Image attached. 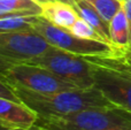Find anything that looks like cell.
I'll list each match as a JSON object with an SVG mask.
<instances>
[{"instance_id": "1", "label": "cell", "mask_w": 131, "mask_h": 130, "mask_svg": "<svg viewBox=\"0 0 131 130\" xmlns=\"http://www.w3.org/2000/svg\"><path fill=\"white\" fill-rule=\"evenodd\" d=\"M18 100L40 117H54L74 114L91 108L114 106L94 86L89 89H70L55 93H39L14 88Z\"/></svg>"}, {"instance_id": "2", "label": "cell", "mask_w": 131, "mask_h": 130, "mask_svg": "<svg viewBox=\"0 0 131 130\" xmlns=\"http://www.w3.org/2000/svg\"><path fill=\"white\" fill-rule=\"evenodd\" d=\"M44 130H131V112L117 106L91 108L54 117H37Z\"/></svg>"}, {"instance_id": "3", "label": "cell", "mask_w": 131, "mask_h": 130, "mask_svg": "<svg viewBox=\"0 0 131 130\" xmlns=\"http://www.w3.org/2000/svg\"><path fill=\"white\" fill-rule=\"evenodd\" d=\"M85 58L91 64L93 86L114 106L131 112V71L118 64L112 55Z\"/></svg>"}, {"instance_id": "4", "label": "cell", "mask_w": 131, "mask_h": 130, "mask_svg": "<svg viewBox=\"0 0 131 130\" xmlns=\"http://www.w3.org/2000/svg\"><path fill=\"white\" fill-rule=\"evenodd\" d=\"M27 62L47 69L78 89L93 88L91 64L85 57L52 47L46 53Z\"/></svg>"}, {"instance_id": "5", "label": "cell", "mask_w": 131, "mask_h": 130, "mask_svg": "<svg viewBox=\"0 0 131 130\" xmlns=\"http://www.w3.org/2000/svg\"><path fill=\"white\" fill-rule=\"evenodd\" d=\"M32 30L44 37L53 47L67 51L82 57H106L121 53L115 46L101 40L84 39L72 35L69 30L59 28L48 22L43 16H39Z\"/></svg>"}, {"instance_id": "6", "label": "cell", "mask_w": 131, "mask_h": 130, "mask_svg": "<svg viewBox=\"0 0 131 130\" xmlns=\"http://www.w3.org/2000/svg\"><path fill=\"white\" fill-rule=\"evenodd\" d=\"M0 77L14 89L20 88L39 93H55L78 89L40 66L28 62L13 63L0 73Z\"/></svg>"}, {"instance_id": "7", "label": "cell", "mask_w": 131, "mask_h": 130, "mask_svg": "<svg viewBox=\"0 0 131 130\" xmlns=\"http://www.w3.org/2000/svg\"><path fill=\"white\" fill-rule=\"evenodd\" d=\"M52 47L34 30L0 32V73L10 64L27 62Z\"/></svg>"}, {"instance_id": "8", "label": "cell", "mask_w": 131, "mask_h": 130, "mask_svg": "<svg viewBox=\"0 0 131 130\" xmlns=\"http://www.w3.org/2000/svg\"><path fill=\"white\" fill-rule=\"evenodd\" d=\"M38 115L21 101L0 97V121L9 128H31Z\"/></svg>"}, {"instance_id": "9", "label": "cell", "mask_w": 131, "mask_h": 130, "mask_svg": "<svg viewBox=\"0 0 131 130\" xmlns=\"http://www.w3.org/2000/svg\"><path fill=\"white\" fill-rule=\"evenodd\" d=\"M40 6L41 16L59 28L70 30V28L79 17L71 5L62 0H52L41 4Z\"/></svg>"}, {"instance_id": "10", "label": "cell", "mask_w": 131, "mask_h": 130, "mask_svg": "<svg viewBox=\"0 0 131 130\" xmlns=\"http://www.w3.org/2000/svg\"><path fill=\"white\" fill-rule=\"evenodd\" d=\"M111 41L121 53H127L130 44L129 24L124 9H121L108 23Z\"/></svg>"}, {"instance_id": "11", "label": "cell", "mask_w": 131, "mask_h": 130, "mask_svg": "<svg viewBox=\"0 0 131 130\" xmlns=\"http://www.w3.org/2000/svg\"><path fill=\"white\" fill-rule=\"evenodd\" d=\"M41 15L34 14H9L0 16V32L32 30L35 23Z\"/></svg>"}, {"instance_id": "12", "label": "cell", "mask_w": 131, "mask_h": 130, "mask_svg": "<svg viewBox=\"0 0 131 130\" xmlns=\"http://www.w3.org/2000/svg\"><path fill=\"white\" fill-rule=\"evenodd\" d=\"M9 14L41 15V6L35 0H0V16Z\"/></svg>"}, {"instance_id": "13", "label": "cell", "mask_w": 131, "mask_h": 130, "mask_svg": "<svg viewBox=\"0 0 131 130\" xmlns=\"http://www.w3.org/2000/svg\"><path fill=\"white\" fill-rule=\"evenodd\" d=\"M72 35L79 37V38H84V39H93V40H101V41H106L104 39V37L97 31L93 25H91L88 21L83 20L82 17H78L77 21L74 23L71 28L69 30ZM107 43V41H106ZM109 44V43H108Z\"/></svg>"}, {"instance_id": "14", "label": "cell", "mask_w": 131, "mask_h": 130, "mask_svg": "<svg viewBox=\"0 0 131 130\" xmlns=\"http://www.w3.org/2000/svg\"><path fill=\"white\" fill-rule=\"evenodd\" d=\"M0 97H5V98L12 99V100H15V101H20L15 91L13 90V88L9 86L1 77H0Z\"/></svg>"}, {"instance_id": "15", "label": "cell", "mask_w": 131, "mask_h": 130, "mask_svg": "<svg viewBox=\"0 0 131 130\" xmlns=\"http://www.w3.org/2000/svg\"><path fill=\"white\" fill-rule=\"evenodd\" d=\"M112 58H113L118 64H121V66L124 67L125 69L131 71V55L123 54V53H116V54L112 55Z\"/></svg>"}, {"instance_id": "16", "label": "cell", "mask_w": 131, "mask_h": 130, "mask_svg": "<svg viewBox=\"0 0 131 130\" xmlns=\"http://www.w3.org/2000/svg\"><path fill=\"white\" fill-rule=\"evenodd\" d=\"M123 9L125 12V15L128 18V24H129V34H130V44H129V50L127 53L123 54L131 55V0H124L123 1Z\"/></svg>"}, {"instance_id": "17", "label": "cell", "mask_w": 131, "mask_h": 130, "mask_svg": "<svg viewBox=\"0 0 131 130\" xmlns=\"http://www.w3.org/2000/svg\"><path fill=\"white\" fill-rule=\"evenodd\" d=\"M0 130H44V129H40L36 126L31 127V128H9V127L0 126Z\"/></svg>"}, {"instance_id": "18", "label": "cell", "mask_w": 131, "mask_h": 130, "mask_svg": "<svg viewBox=\"0 0 131 130\" xmlns=\"http://www.w3.org/2000/svg\"><path fill=\"white\" fill-rule=\"evenodd\" d=\"M35 1H37L39 5L41 4H45V2H48V1H52V0H35Z\"/></svg>"}, {"instance_id": "19", "label": "cell", "mask_w": 131, "mask_h": 130, "mask_svg": "<svg viewBox=\"0 0 131 130\" xmlns=\"http://www.w3.org/2000/svg\"><path fill=\"white\" fill-rule=\"evenodd\" d=\"M0 126H4V127H8V126H6V124H5V123H4V122H2V121H0Z\"/></svg>"}, {"instance_id": "20", "label": "cell", "mask_w": 131, "mask_h": 130, "mask_svg": "<svg viewBox=\"0 0 131 130\" xmlns=\"http://www.w3.org/2000/svg\"><path fill=\"white\" fill-rule=\"evenodd\" d=\"M123 1H124V0H123Z\"/></svg>"}]
</instances>
